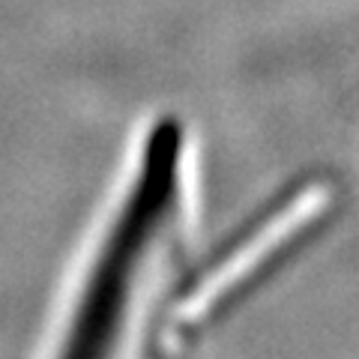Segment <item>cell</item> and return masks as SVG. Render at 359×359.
Here are the masks:
<instances>
[{
	"instance_id": "cell-1",
	"label": "cell",
	"mask_w": 359,
	"mask_h": 359,
	"mask_svg": "<svg viewBox=\"0 0 359 359\" xmlns=\"http://www.w3.org/2000/svg\"><path fill=\"white\" fill-rule=\"evenodd\" d=\"M183 162V126L174 117L156 123L141 147L126 198L90 266L69 323L66 353L102 356L117 351L144 282L177 240L186 186Z\"/></svg>"
},
{
	"instance_id": "cell-2",
	"label": "cell",
	"mask_w": 359,
	"mask_h": 359,
	"mask_svg": "<svg viewBox=\"0 0 359 359\" xmlns=\"http://www.w3.org/2000/svg\"><path fill=\"white\" fill-rule=\"evenodd\" d=\"M332 195L320 186H306L276 198L266 212L245 222L237 237L212 252L168 299V327L177 339H192L201 327L216 323L231 306L266 282L287 257H294L327 219Z\"/></svg>"
}]
</instances>
